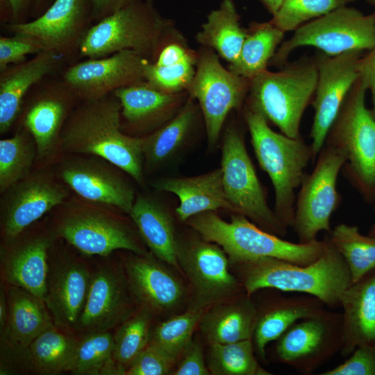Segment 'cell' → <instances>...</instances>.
I'll list each match as a JSON object with an SVG mask.
<instances>
[{"label": "cell", "mask_w": 375, "mask_h": 375, "mask_svg": "<svg viewBox=\"0 0 375 375\" xmlns=\"http://www.w3.org/2000/svg\"><path fill=\"white\" fill-rule=\"evenodd\" d=\"M278 72L267 69L250 81L246 105L260 113L281 133L299 138L302 116L316 90L315 58L286 63Z\"/></svg>", "instance_id": "5"}, {"label": "cell", "mask_w": 375, "mask_h": 375, "mask_svg": "<svg viewBox=\"0 0 375 375\" xmlns=\"http://www.w3.org/2000/svg\"><path fill=\"white\" fill-rule=\"evenodd\" d=\"M79 339L54 324L41 333L28 348L31 369L40 374H57L71 361Z\"/></svg>", "instance_id": "37"}, {"label": "cell", "mask_w": 375, "mask_h": 375, "mask_svg": "<svg viewBox=\"0 0 375 375\" xmlns=\"http://www.w3.org/2000/svg\"><path fill=\"white\" fill-rule=\"evenodd\" d=\"M220 169L231 212L245 216L270 233L284 237L288 228L269 208L244 137L235 126H229L224 134Z\"/></svg>", "instance_id": "11"}, {"label": "cell", "mask_w": 375, "mask_h": 375, "mask_svg": "<svg viewBox=\"0 0 375 375\" xmlns=\"http://www.w3.org/2000/svg\"><path fill=\"white\" fill-rule=\"evenodd\" d=\"M366 1L368 4L375 8V0H366Z\"/></svg>", "instance_id": "57"}, {"label": "cell", "mask_w": 375, "mask_h": 375, "mask_svg": "<svg viewBox=\"0 0 375 375\" xmlns=\"http://www.w3.org/2000/svg\"><path fill=\"white\" fill-rule=\"evenodd\" d=\"M32 226L1 243L2 279L5 285L24 288L44 301L49 253L58 238L51 225Z\"/></svg>", "instance_id": "21"}, {"label": "cell", "mask_w": 375, "mask_h": 375, "mask_svg": "<svg viewBox=\"0 0 375 375\" xmlns=\"http://www.w3.org/2000/svg\"><path fill=\"white\" fill-rule=\"evenodd\" d=\"M65 60L53 51L44 50L28 60L11 65L0 72V134L15 125L31 88L44 78L60 74Z\"/></svg>", "instance_id": "26"}, {"label": "cell", "mask_w": 375, "mask_h": 375, "mask_svg": "<svg viewBox=\"0 0 375 375\" xmlns=\"http://www.w3.org/2000/svg\"><path fill=\"white\" fill-rule=\"evenodd\" d=\"M154 0H133L90 28L79 49V59L99 58L132 51L151 61L170 33Z\"/></svg>", "instance_id": "6"}, {"label": "cell", "mask_w": 375, "mask_h": 375, "mask_svg": "<svg viewBox=\"0 0 375 375\" xmlns=\"http://www.w3.org/2000/svg\"><path fill=\"white\" fill-rule=\"evenodd\" d=\"M281 293L261 306L256 305L257 317L251 340L258 358L262 361L266 360V347L269 342L276 341L299 320L321 312L326 306L314 296Z\"/></svg>", "instance_id": "27"}, {"label": "cell", "mask_w": 375, "mask_h": 375, "mask_svg": "<svg viewBox=\"0 0 375 375\" xmlns=\"http://www.w3.org/2000/svg\"><path fill=\"white\" fill-rule=\"evenodd\" d=\"M152 316L147 310L139 308L113 334V358L122 374L149 344Z\"/></svg>", "instance_id": "42"}, {"label": "cell", "mask_w": 375, "mask_h": 375, "mask_svg": "<svg viewBox=\"0 0 375 375\" xmlns=\"http://www.w3.org/2000/svg\"><path fill=\"white\" fill-rule=\"evenodd\" d=\"M12 10L9 24H20L33 19L36 0H8Z\"/></svg>", "instance_id": "50"}, {"label": "cell", "mask_w": 375, "mask_h": 375, "mask_svg": "<svg viewBox=\"0 0 375 375\" xmlns=\"http://www.w3.org/2000/svg\"><path fill=\"white\" fill-rule=\"evenodd\" d=\"M200 237L220 246L231 263L263 257L306 265L324 252L327 240L292 242L258 226L245 216L233 214L230 222L215 211L196 215L186 222Z\"/></svg>", "instance_id": "3"}, {"label": "cell", "mask_w": 375, "mask_h": 375, "mask_svg": "<svg viewBox=\"0 0 375 375\" xmlns=\"http://www.w3.org/2000/svg\"><path fill=\"white\" fill-rule=\"evenodd\" d=\"M369 235L375 238V224L371 228V229L369 231Z\"/></svg>", "instance_id": "56"}, {"label": "cell", "mask_w": 375, "mask_h": 375, "mask_svg": "<svg viewBox=\"0 0 375 375\" xmlns=\"http://www.w3.org/2000/svg\"><path fill=\"white\" fill-rule=\"evenodd\" d=\"M198 108L189 95L179 110L152 133L142 136L146 169L163 165L183 147L196 124Z\"/></svg>", "instance_id": "34"}, {"label": "cell", "mask_w": 375, "mask_h": 375, "mask_svg": "<svg viewBox=\"0 0 375 375\" xmlns=\"http://www.w3.org/2000/svg\"><path fill=\"white\" fill-rule=\"evenodd\" d=\"M327 238L346 262L352 283L375 269V238L363 235L355 225L340 224Z\"/></svg>", "instance_id": "40"}, {"label": "cell", "mask_w": 375, "mask_h": 375, "mask_svg": "<svg viewBox=\"0 0 375 375\" xmlns=\"http://www.w3.org/2000/svg\"><path fill=\"white\" fill-rule=\"evenodd\" d=\"M36 145L31 133L17 127L10 138L0 140V193L28 176L34 170Z\"/></svg>", "instance_id": "39"}, {"label": "cell", "mask_w": 375, "mask_h": 375, "mask_svg": "<svg viewBox=\"0 0 375 375\" xmlns=\"http://www.w3.org/2000/svg\"><path fill=\"white\" fill-rule=\"evenodd\" d=\"M374 210L375 211V202L374 203Z\"/></svg>", "instance_id": "58"}, {"label": "cell", "mask_w": 375, "mask_h": 375, "mask_svg": "<svg viewBox=\"0 0 375 375\" xmlns=\"http://www.w3.org/2000/svg\"><path fill=\"white\" fill-rule=\"evenodd\" d=\"M208 367L215 375H269L258 362L252 340L210 345Z\"/></svg>", "instance_id": "41"}, {"label": "cell", "mask_w": 375, "mask_h": 375, "mask_svg": "<svg viewBox=\"0 0 375 375\" xmlns=\"http://www.w3.org/2000/svg\"><path fill=\"white\" fill-rule=\"evenodd\" d=\"M285 32L270 22H254L247 33L237 59L228 69L249 81L267 70V67L283 42Z\"/></svg>", "instance_id": "36"}, {"label": "cell", "mask_w": 375, "mask_h": 375, "mask_svg": "<svg viewBox=\"0 0 375 375\" xmlns=\"http://www.w3.org/2000/svg\"><path fill=\"white\" fill-rule=\"evenodd\" d=\"M152 185L158 190L177 196L179 204L176 213L181 222L220 208L231 211L225 195L220 168L196 176L158 179Z\"/></svg>", "instance_id": "30"}, {"label": "cell", "mask_w": 375, "mask_h": 375, "mask_svg": "<svg viewBox=\"0 0 375 375\" xmlns=\"http://www.w3.org/2000/svg\"><path fill=\"white\" fill-rule=\"evenodd\" d=\"M92 275L88 264L81 258L68 253L53 256L50 251L44 302L55 326L76 333Z\"/></svg>", "instance_id": "23"}, {"label": "cell", "mask_w": 375, "mask_h": 375, "mask_svg": "<svg viewBox=\"0 0 375 375\" xmlns=\"http://www.w3.org/2000/svg\"><path fill=\"white\" fill-rule=\"evenodd\" d=\"M8 317V306L4 284L1 287L0 290V331L1 334L3 333Z\"/></svg>", "instance_id": "52"}, {"label": "cell", "mask_w": 375, "mask_h": 375, "mask_svg": "<svg viewBox=\"0 0 375 375\" xmlns=\"http://www.w3.org/2000/svg\"><path fill=\"white\" fill-rule=\"evenodd\" d=\"M153 256L181 271L178 261L180 240L169 212L156 200L138 195L128 214Z\"/></svg>", "instance_id": "31"}, {"label": "cell", "mask_w": 375, "mask_h": 375, "mask_svg": "<svg viewBox=\"0 0 375 375\" xmlns=\"http://www.w3.org/2000/svg\"><path fill=\"white\" fill-rule=\"evenodd\" d=\"M78 103L60 74L44 78L26 94L15 124L27 130L34 139L35 169L56 165L65 155L62 132Z\"/></svg>", "instance_id": "9"}, {"label": "cell", "mask_w": 375, "mask_h": 375, "mask_svg": "<svg viewBox=\"0 0 375 375\" xmlns=\"http://www.w3.org/2000/svg\"><path fill=\"white\" fill-rule=\"evenodd\" d=\"M247 33L240 26L233 1L223 0L219 8L209 13L196 39L231 64L237 59Z\"/></svg>", "instance_id": "35"}, {"label": "cell", "mask_w": 375, "mask_h": 375, "mask_svg": "<svg viewBox=\"0 0 375 375\" xmlns=\"http://www.w3.org/2000/svg\"><path fill=\"white\" fill-rule=\"evenodd\" d=\"M244 117L255 156L274 188V210L287 228L292 227L295 190L300 186L310 160H314L311 145L301 136L290 138L273 131L260 113L247 106Z\"/></svg>", "instance_id": "4"}, {"label": "cell", "mask_w": 375, "mask_h": 375, "mask_svg": "<svg viewBox=\"0 0 375 375\" xmlns=\"http://www.w3.org/2000/svg\"><path fill=\"white\" fill-rule=\"evenodd\" d=\"M178 261L191 288L190 307L207 309L244 291L231 272L227 254L214 242L202 238L184 243L180 240Z\"/></svg>", "instance_id": "16"}, {"label": "cell", "mask_w": 375, "mask_h": 375, "mask_svg": "<svg viewBox=\"0 0 375 375\" xmlns=\"http://www.w3.org/2000/svg\"><path fill=\"white\" fill-rule=\"evenodd\" d=\"M133 0H92L94 24L125 7Z\"/></svg>", "instance_id": "51"}, {"label": "cell", "mask_w": 375, "mask_h": 375, "mask_svg": "<svg viewBox=\"0 0 375 375\" xmlns=\"http://www.w3.org/2000/svg\"><path fill=\"white\" fill-rule=\"evenodd\" d=\"M365 51H350L315 57L318 80L312 101L313 122L310 131L314 159L324 147L329 129L347 96L360 76V63Z\"/></svg>", "instance_id": "19"}, {"label": "cell", "mask_w": 375, "mask_h": 375, "mask_svg": "<svg viewBox=\"0 0 375 375\" xmlns=\"http://www.w3.org/2000/svg\"><path fill=\"white\" fill-rule=\"evenodd\" d=\"M164 263L147 253H134L124 261L128 284L135 301L139 308L152 315L176 309L185 298L184 285Z\"/></svg>", "instance_id": "24"}, {"label": "cell", "mask_w": 375, "mask_h": 375, "mask_svg": "<svg viewBox=\"0 0 375 375\" xmlns=\"http://www.w3.org/2000/svg\"><path fill=\"white\" fill-rule=\"evenodd\" d=\"M56 165L58 178L78 197L129 214L135 192L119 168L97 156L76 154L65 155Z\"/></svg>", "instance_id": "17"}, {"label": "cell", "mask_w": 375, "mask_h": 375, "mask_svg": "<svg viewBox=\"0 0 375 375\" xmlns=\"http://www.w3.org/2000/svg\"><path fill=\"white\" fill-rule=\"evenodd\" d=\"M121 104L122 131L137 137L148 135L169 121L183 106L187 92L169 94L158 90L145 81L113 92Z\"/></svg>", "instance_id": "25"}, {"label": "cell", "mask_w": 375, "mask_h": 375, "mask_svg": "<svg viewBox=\"0 0 375 375\" xmlns=\"http://www.w3.org/2000/svg\"><path fill=\"white\" fill-rule=\"evenodd\" d=\"M349 358L321 375H375V346L356 347Z\"/></svg>", "instance_id": "47"}, {"label": "cell", "mask_w": 375, "mask_h": 375, "mask_svg": "<svg viewBox=\"0 0 375 375\" xmlns=\"http://www.w3.org/2000/svg\"><path fill=\"white\" fill-rule=\"evenodd\" d=\"M346 161L340 151L324 144L313 170L306 174L296 199L292 226L299 242L315 241L319 232L331 231V217L341 201L337 181Z\"/></svg>", "instance_id": "12"}, {"label": "cell", "mask_w": 375, "mask_h": 375, "mask_svg": "<svg viewBox=\"0 0 375 375\" xmlns=\"http://www.w3.org/2000/svg\"><path fill=\"white\" fill-rule=\"evenodd\" d=\"M54 1L55 0H36L33 19L43 14Z\"/></svg>", "instance_id": "54"}, {"label": "cell", "mask_w": 375, "mask_h": 375, "mask_svg": "<svg viewBox=\"0 0 375 375\" xmlns=\"http://www.w3.org/2000/svg\"><path fill=\"white\" fill-rule=\"evenodd\" d=\"M265 8L273 15H274L283 0H259Z\"/></svg>", "instance_id": "55"}, {"label": "cell", "mask_w": 375, "mask_h": 375, "mask_svg": "<svg viewBox=\"0 0 375 375\" xmlns=\"http://www.w3.org/2000/svg\"><path fill=\"white\" fill-rule=\"evenodd\" d=\"M1 24H9L12 19V10L8 0H0Z\"/></svg>", "instance_id": "53"}, {"label": "cell", "mask_w": 375, "mask_h": 375, "mask_svg": "<svg viewBox=\"0 0 375 375\" xmlns=\"http://www.w3.org/2000/svg\"><path fill=\"white\" fill-rule=\"evenodd\" d=\"M181 356L182 359L174 374H210L208 367L205 363L201 345L198 340H192Z\"/></svg>", "instance_id": "48"}, {"label": "cell", "mask_w": 375, "mask_h": 375, "mask_svg": "<svg viewBox=\"0 0 375 375\" xmlns=\"http://www.w3.org/2000/svg\"><path fill=\"white\" fill-rule=\"evenodd\" d=\"M55 209L50 225L57 238L83 255L106 257L119 249L147 253L113 208L78 197L69 198Z\"/></svg>", "instance_id": "8"}, {"label": "cell", "mask_w": 375, "mask_h": 375, "mask_svg": "<svg viewBox=\"0 0 375 375\" xmlns=\"http://www.w3.org/2000/svg\"><path fill=\"white\" fill-rule=\"evenodd\" d=\"M113 334L110 331L85 334L79 338L65 372L75 375L122 374L113 358Z\"/></svg>", "instance_id": "38"}, {"label": "cell", "mask_w": 375, "mask_h": 375, "mask_svg": "<svg viewBox=\"0 0 375 375\" xmlns=\"http://www.w3.org/2000/svg\"><path fill=\"white\" fill-rule=\"evenodd\" d=\"M355 0H283L269 21L283 32L321 17Z\"/></svg>", "instance_id": "44"}, {"label": "cell", "mask_w": 375, "mask_h": 375, "mask_svg": "<svg viewBox=\"0 0 375 375\" xmlns=\"http://www.w3.org/2000/svg\"><path fill=\"white\" fill-rule=\"evenodd\" d=\"M273 358L299 374H312L340 352L342 315L324 308L299 320L276 341Z\"/></svg>", "instance_id": "14"}, {"label": "cell", "mask_w": 375, "mask_h": 375, "mask_svg": "<svg viewBox=\"0 0 375 375\" xmlns=\"http://www.w3.org/2000/svg\"><path fill=\"white\" fill-rule=\"evenodd\" d=\"M133 303L137 304L129 289L124 268L112 264L101 265L92 272L76 333L83 336L117 328L137 311H134Z\"/></svg>", "instance_id": "22"}, {"label": "cell", "mask_w": 375, "mask_h": 375, "mask_svg": "<svg viewBox=\"0 0 375 375\" xmlns=\"http://www.w3.org/2000/svg\"><path fill=\"white\" fill-rule=\"evenodd\" d=\"M150 60L132 51L86 59L67 66L60 74L78 102L92 101L144 81Z\"/></svg>", "instance_id": "20"}, {"label": "cell", "mask_w": 375, "mask_h": 375, "mask_svg": "<svg viewBox=\"0 0 375 375\" xmlns=\"http://www.w3.org/2000/svg\"><path fill=\"white\" fill-rule=\"evenodd\" d=\"M176 360L157 345L149 342L124 375H165L169 374Z\"/></svg>", "instance_id": "46"}, {"label": "cell", "mask_w": 375, "mask_h": 375, "mask_svg": "<svg viewBox=\"0 0 375 375\" xmlns=\"http://www.w3.org/2000/svg\"><path fill=\"white\" fill-rule=\"evenodd\" d=\"M5 288L8 317L1 335L10 344L28 349L35 338L54 324L52 317L44 301L29 291L8 285Z\"/></svg>", "instance_id": "33"}, {"label": "cell", "mask_w": 375, "mask_h": 375, "mask_svg": "<svg viewBox=\"0 0 375 375\" xmlns=\"http://www.w3.org/2000/svg\"><path fill=\"white\" fill-rule=\"evenodd\" d=\"M198 52L181 38L163 40L156 56L144 68V81L153 88L169 94L187 92L196 72Z\"/></svg>", "instance_id": "32"}, {"label": "cell", "mask_w": 375, "mask_h": 375, "mask_svg": "<svg viewBox=\"0 0 375 375\" xmlns=\"http://www.w3.org/2000/svg\"><path fill=\"white\" fill-rule=\"evenodd\" d=\"M360 77L363 80L372 96V108L375 117V47L362 56L360 63Z\"/></svg>", "instance_id": "49"}, {"label": "cell", "mask_w": 375, "mask_h": 375, "mask_svg": "<svg viewBox=\"0 0 375 375\" xmlns=\"http://www.w3.org/2000/svg\"><path fill=\"white\" fill-rule=\"evenodd\" d=\"M206 309L190 307L158 324L151 331L150 342L177 361L192 340V334Z\"/></svg>", "instance_id": "43"}, {"label": "cell", "mask_w": 375, "mask_h": 375, "mask_svg": "<svg viewBox=\"0 0 375 375\" xmlns=\"http://www.w3.org/2000/svg\"><path fill=\"white\" fill-rule=\"evenodd\" d=\"M46 50L43 43L35 37L22 33L0 37V72L11 65L26 60L29 54Z\"/></svg>", "instance_id": "45"}, {"label": "cell", "mask_w": 375, "mask_h": 375, "mask_svg": "<svg viewBox=\"0 0 375 375\" xmlns=\"http://www.w3.org/2000/svg\"><path fill=\"white\" fill-rule=\"evenodd\" d=\"M69 188L51 167L34 169L1 194L2 242L10 241L69 198Z\"/></svg>", "instance_id": "15"}, {"label": "cell", "mask_w": 375, "mask_h": 375, "mask_svg": "<svg viewBox=\"0 0 375 375\" xmlns=\"http://www.w3.org/2000/svg\"><path fill=\"white\" fill-rule=\"evenodd\" d=\"M257 317L252 296L245 291L208 307L199 327L209 345L251 340Z\"/></svg>", "instance_id": "29"}, {"label": "cell", "mask_w": 375, "mask_h": 375, "mask_svg": "<svg viewBox=\"0 0 375 375\" xmlns=\"http://www.w3.org/2000/svg\"><path fill=\"white\" fill-rule=\"evenodd\" d=\"M249 85L250 81L226 69L213 50L203 47L198 52L195 74L187 92L199 104L210 147L217 144L229 112L244 104Z\"/></svg>", "instance_id": "13"}, {"label": "cell", "mask_w": 375, "mask_h": 375, "mask_svg": "<svg viewBox=\"0 0 375 375\" xmlns=\"http://www.w3.org/2000/svg\"><path fill=\"white\" fill-rule=\"evenodd\" d=\"M326 240L322 254L308 265L269 257L231 264L249 295L264 289H274L314 296L326 306L335 308L340 307L342 295L352 280L344 258Z\"/></svg>", "instance_id": "2"}, {"label": "cell", "mask_w": 375, "mask_h": 375, "mask_svg": "<svg viewBox=\"0 0 375 375\" xmlns=\"http://www.w3.org/2000/svg\"><path fill=\"white\" fill-rule=\"evenodd\" d=\"M367 88L359 76L331 125L325 144L347 161L344 176L368 203L375 202V117L365 104Z\"/></svg>", "instance_id": "7"}, {"label": "cell", "mask_w": 375, "mask_h": 375, "mask_svg": "<svg viewBox=\"0 0 375 375\" xmlns=\"http://www.w3.org/2000/svg\"><path fill=\"white\" fill-rule=\"evenodd\" d=\"M61 141L65 155L103 158L144 184L142 137L122 131L121 104L113 93L78 102L64 125Z\"/></svg>", "instance_id": "1"}, {"label": "cell", "mask_w": 375, "mask_h": 375, "mask_svg": "<svg viewBox=\"0 0 375 375\" xmlns=\"http://www.w3.org/2000/svg\"><path fill=\"white\" fill-rule=\"evenodd\" d=\"M340 307L341 356H349L361 345L375 346V269L350 285L342 295Z\"/></svg>", "instance_id": "28"}, {"label": "cell", "mask_w": 375, "mask_h": 375, "mask_svg": "<svg viewBox=\"0 0 375 375\" xmlns=\"http://www.w3.org/2000/svg\"><path fill=\"white\" fill-rule=\"evenodd\" d=\"M306 46L329 56L369 51L375 47V13L365 15L345 6L306 23L281 43L269 64L283 67L294 50Z\"/></svg>", "instance_id": "10"}, {"label": "cell", "mask_w": 375, "mask_h": 375, "mask_svg": "<svg viewBox=\"0 0 375 375\" xmlns=\"http://www.w3.org/2000/svg\"><path fill=\"white\" fill-rule=\"evenodd\" d=\"M93 24L92 0H55L35 19L1 25L9 33L35 37L46 50L56 52L70 65L79 60L81 44Z\"/></svg>", "instance_id": "18"}]
</instances>
